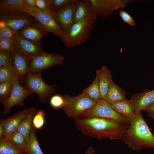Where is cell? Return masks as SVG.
Masks as SVG:
<instances>
[{"label":"cell","instance_id":"cell-1","mask_svg":"<svg viewBox=\"0 0 154 154\" xmlns=\"http://www.w3.org/2000/svg\"><path fill=\"white\" fill-rule=\"evenodd\" d=\"M74 122L84 135L99 140L121 139L124 132L129 125L98 117L86 119L78 117L74 119Z\"/></svg>","mask_w":154,"mask_h":154},{"label":"cell","instance_id":"cell-2","mask_svg":"<svg viewBox=\"0 0 154 154\" xmlns=\"http://www.w3.org/2000/svg\"><path fill=\"white\" fill-rule=\"evenodd\" d=\"M121 139L134 151H141L145 148H154V136L141 113L131 119Z\"/></svg>","mask_w":154,"mask_h":154},{"label":"cell","instance_id":"cell-3","mask_svg":"<svg viewBox=\"0 0 154 154\" xmlns=\"http://www.w3.org/2000/svg\"><path fill=\"white\" fill-rule=\"evenodd\" d=\"M96 15H91L74 23L66 35L64 43L67 48L79 46L89 38L93 29Z\"/></svg>","mask_w":154,"mask_h":154},{"label":"cell","instance_id":"cell-4","mask_svg":"<svg viewBox=\"0 0 154 154\" xmlns=\"http://www.w3.org/2000/svg\"><path fill=\"white\" fill-rule=\"evenodd\" d=\"M25 88L37 94L41 104L46 103L56 90V86L46 83L40 72H30L21 81Z\"/></svg>","mask_w":154,"mask_h":154},{"label":"cell","instance_id":"cell-5","mask_svg":"<svg viewBox=\"0 0 154 154\" xmlns=\"http://www.w3.org/2000/svg\"><path fill=\"white\" fill-rule=\"evenodd\" d=\"M65 103L62 109L68 117L74 119L80 117L97 103L83 92L76 96H65Z\"/></svg>","mask_w":154,"mask_h":154},{"label":"cell","instance_id":"cell-6","mask_svg":"<svg viewBox=\"0 0 154 154\" xmlns=\"http://www.w3.org/2000/svg\"><path fill=\"white\" fill-rule=\"evenodd\" d=\"M98 117L111 119L119 123L129 125L131 120L117 113L111 104L104 99L98 102L92 108L80 116L82 118Z\"/></svg>","mask_w":154,"mask_h":154},{"label":"cell","instance_id":"cell-7","mask_svg":"<svg viewBox=\"0 0 154 154\" xmlns=\"http://www.w3.org/2000/svg\"><path fill=\"white\" fill-rule=\"evenodd\" d=\"M23 11L38 21L48 33H52L59 37L64 42L66 37L65 35L53 18L51 13L43 11L36 7L25 6Z\"/></svg>","mask_w":154,"mask_h":154},{"label":"cell","instance_id":"cell-8","mask_svg":"<svg viewBox=\"0 0 154 154\" xmlns=\"http://www.w3.org/2000/svg\"><path fill=\"white\" fill-rule=\"evenodd\" d=\"M35 19L24 11L0 12V25L9 27L15 34Z\"/></svg>","mask_w":154,"mask_h":154},{"label":"cell","instance_id":"cell-9","mask_svg":"<svg viewBox=\"0 0 154 154\" xmlns=\"http://www.w3.org/2000/svg\"><path fill=\"white\" fill-rule=\"evenodd\" d=\"M19 78L13 82L11 95L5 102L3 104V109L2 113L4 116L8 114L11 108L15 106L20 107L25 106V100L28 96L31 95L32 92L24 88L21 84Z\"/></svg>","mask_w":154,"mask_h":154},{"label":"cell","instance_id":"cell-10","mask_svg":"<svg viewBox=\"0 0 154 154\" xmlns=\"http://www.w3.org/2000/svg\"><path fill=\"white\" fill-rule=\"evenodd\" d=\"M64 59L60 54L44 52L40 55L31 60L30 72H40L50 67L61 65Z\"/></svg>","mask_w":154,"mask_h":154},{"label":"cell","instance_id":"cell-11","mask_svg":"<svg viewBox=\"0 0 154 154\" xmlns=\"http://www.w3.org/2000/svg\"><path fill=\"white\" fill-rule=\"evenodd\" d=\"M96 14L98 17H108L114 11L124 8L132 1L130 0H91Z\"/></svg>","mask_w":154,"mask_h":154},{"label":"cell","instance_id":"cell-12","mask_svg":"<svg viewBox=\"0 0 154 154\" xmlns=\"http://www.w3.org/2000/svg\"><path fill=\"white\" fill-rule=\"evenodd\" d=\"M14 42L15 48L31 60L45 52L41 44L21 38L16 34Z\"/></svg>","mask_w":154,"mask_h":154},{"label":"cell","instance_id":"cell-13","mask_svg":"<svg viewBox=\"0 0 154 154\" xmlns=\"http://www.w3.org/2000/svg\"><path fill=\"white\" fill-rule=\"evenodd\" d=\"M48 33L45 28L35 19L16 34L21 38L41 44L42 38Z\"/></svg>","mask_w":154,"mask_h":154},{"label":"cell","instance_id":"cell-14","mask_svg":"<svg viewBox=\"0 0 154 154\" xmlns=\"http://www.w3.org/2000/svg\"><path fill=\"white\" fill-rule=\"evenodd\" d=\"M76 2L67 6L52 14L53 18L65 35L74 24V15Z\"/></svg>","mask_w":154,"mask_h":154},{"label":"cell","instance_id":"cell-15","mask_svg":"<svg viewBox=\"0 0 154 154\" xmlns=\"http://www.w3.org/2000/svg\"><path fill=\"white\" fill-rule=\"evenodd\" d=\"M31 109V108L24 109L15 113L7 118L0 119V123L3 124L4 127V132L1 139L7 138L16 131L21 122L27 116Z\"/></svg>","mask_w":154,"mask_h":154},{"label":"cell","instance_id":"cell-16","mask_svg":"<svg viewBox=\"0 0 154 154\" xmlns=\"http://www.w3.org/2000/svg\"><path fill=\"white\" fill-rule=\"evenodd\" d=\"M130 100L133 106L135 116H136L154 102V90H145L141 92L135 93Z\"/></svg>","mask_w":154,"mask_h":154},{"label":"cell","instance_id":"cell-17","mask_svg":"<svg viewBox=\"0 0 154 154\" xmlns=\"http://www.w3.org/2000/svg\"><path fill=\"white\" fill-rule=\"evenodd\" d=\"M13 65L17 71L21 81L30 72L31 60L15 48L12 53Z\"/></svg>","mask_w":154,"mask_h":154},{"label":"cell","instance_id":"cell-18","mask_svg":"<svg viewBox=\"0 0 154 154\" xmlns=\"http://www.w3.org/2000/svg\"><path fill=\"white\" fill-rule=\"evenodd\" d=\"M91 15L97 16L91 0H78L74 13V23Z\"/></svg>","mask_w":154,"mask_h":154},{"label":"cell","instance_id":"cell-19","mask_svg":"<svg viewBox=\"0 0 154 154\" xmlns=\"http://www.w3.org/2000/svg\"><path fill=\"white\" fill-rule=\"evenodd\" d=\"M99 83L102 98L104 99L107 94L110 84L112 80L110 71L105 65L96 71Z\"/></svg>","mask_w":154,"mask_h":154},{"label":"cell","instance_id":"cell-20","mask_svg":"<svg viewBox=\"0 0 154 154\" xmlns=\"http://www.w3.org/2000/svg\"><path fill=\"white\" fill-rule=\"evenodd\" d=\"M126 99L125 90L112 80L109 86L106 97L104 100L112 104Z\"/></svg>","mask_w":154,"mask_h":154},{"label":"cell","instance_id":"cell-21","mask_svg":"<svg viewBox=\"0 0 154 154\" xmlns=\"http://www.w3.org/2000/svg\"><path fill=\"white\" fill-rule=\"evenodd\" d=\"M38 111L37 108L35 107L31 109L26 117L21 122L17 131L22 134L26 141H28L31 132L34 116Z\"/></svg>","mask_w":154,"mask_h":154},{"label":"cell","instance_id":"cell-22","mask_svg":"<svg viewBox=\"0 0 154 154\" xmlns=\"http://www.w3.org/2000/svg\"><path fill=\"white\" fill-rule=\"evenodd\" d=\"M114 110L119 114L130 119L135 116V110L130 100H126L110 104Z\"/></svg>","mask_w":154,"mask_h":154},{"label":"cell","instance_id":"cell-23","mask_svg":"<svg viewBox=\"0 0 154 154\" xmlns=\"http://www.w3.org/2000/svg\"><path fill=\"white\" fill-rule=\"evenodd\" d=\"M36 130L33 125L28 140L24 150L27 154H44L35 134Z\"/></svg>","mask_w":154,"mask_h":154},{"label":"cell","instance_id":"cell-24","mask_svg":"<svg viewBox=\"0 0 154 154\" xmlns=\"http://www.w3.org/2000/svg\"><path fill=\"white\" fill-rule=\"evenodd\" d=\"M18 78V73L13 65L0 67V83L13 82Z\"/></svg>","mask_w":154,"mask_h":154},{"label":"cell","instance_id":"cell-25","mask_svg":"<svg viewBox=\"0 0 154 154\" xmlns=\"http://www.w3.org/2000/svg\"><path fill=\"white\" fill-rule=\"evenodd\" d=\"M24 0H1L0 12L23 11Z\"/></svg>","mask_w":154,"mask_h":154},{"label":"cell","instance_id":"cell-26","mask_svg":"<svg viewBox=\"0 0 154 154\" xmlns=\"http://www.w3.org/2000/svg\"><path fill=\"white\" fill-rule=\"evenodd\" d=\"M97 103L102 99L98 78L97 76L92 83L83 91Z\"/></svg>","mask_w":154,"mask_h":154},{"label":"cell","instance_id":"cell-27","mask_svg":"<svg viewBox=\"0 0 154 154\" xmlns=\"http://www.w3.org/2000/svg\"><path fill=\"white\" fill-rule=\"evenodd\" d=\"M0 154H26L22 149L16 146L7 140L0 139Z\"/></svg>","mask_w":154,"mask_h":154},{"label":"cell","instance_id":"cell-28","mask_svg":"<svg viewBox=\"0 0 154 154\" xmlns=\"http://www.w3.org/2000/svg\"><path fill=\"white\" fill-rule=\"evenodd\" d=\"M48 9L52 14L69 5L76 3L78 0H46Z\"/></svg>","mask_w":154,"mask_h":154},{"label":"cell","instance_id":"cell-29","mask_svg":"<svg viewBox=\"0 0 154 154\" xmlns=\"http://www.w3.org/2000/svg\"><path fill=\"white\" fill-rule=\"evenodd\" d=\"M4 139L7 140L24 151V149L26 144V141L24 136L17 130L8 138Z\"/></svg>","mask_w":154,"mask_h":154},{"label":"cell","instance_id":"cell-30","mask_svg":"<svg viewBox=\"0 0 154 154\" xmlns=\"http://www.w3.org/2000/svg\"><path fill=\"white\" fill-rule=\"evenodd\" d=\"M13 82L0 83V102L3 104L9 97Z\"/></svg>","mask_w":154,"mask_h":154},{"label":"cell","instance_id":"cell-31","mask_svg":"<svg viewBox=\"0 0 154 154\" xmlns=\"http://www.w3.org/2000/svg\"><path fill=\"white\" fill-rule=\"evenodd\" d=\"M45 114L42 110L37 112L34 116L33 121V125L36 129L42 128L45 123Z\"/></svg>","mask_w":154,"mask_h":154},{"label":"cell","instance_id":"cell-32","mask_svg":"<svg viewBox=\"0 0 154 154\" xmlns=\"http://www.w3.org/2000/svg\"><path fill=\"white\" fill-rule=\"evenodd\" d=\"M15 48L14 40L0 36V50L12 53Z\"/></svg>","mask_w":154,"mask_h":154},{"label":"cell","instance_id":"cell-33","mask_svg":"<svg viewBox=\"0 0 154 154\" xmlns=\"http://www.w3.org/2000/svg\"><path fill=\"white\" fill-rule=\"evenodd\" d=\"M65 102V96L64 97L59 94H56L51 98L49 104L50 106L54 108H62Z\"/></svg>","mask_w":154,"mask_h":154},{"label":"cell","instance_id":"cell-34","mask_svg":"<svg viewBox=\"0 0 154 154\" xmlns=\"http://www.w3.org/2000/svg\"><path fill=\"white\" fill-rule=\"evenodd\" d=\"M13 58L12 53L0 50V67L13 65Z\"/></svg>","mask_w":154,"mask_h":154},{"label":"cell","instance_id":"cell-35","mask_svg":"<svg viewBox=\"0 0 154 154\" xmlns=\"http://www.w3.org/2000/svg\"><path fill=\"white\" fill-rule=\"evenodd\" d=\"M15 34L9 27L0 25V36L14 40Z\"/></svg>","mask_w":154,"mask_h":154},{"label":"cell","instance_id":"cell-36","mask_svg":"<svg viewBox=\"0 0 154 154\" xmlns=\"http://www.w3.org/2000/svg\"><path fill=\"white\" fill-rule=\"evenodd\" d=\"M119 14L123 21L126 23L132 26L135 25V23L132 17L126 11L120 10Z\"/></svg>","mask_w":154,"mask_h":154},{"label":"cell","instance_id":"cell-37","mask_svg":"<svg viewBox=\"0 0 154 154\" xmlns=\"http://www.w3.org/2000/svg\"><path fill=\"white\" fill-rule=\"evenodd\" d=\"M35 1L36 7L38 8L45 12H50L48 9L46 0H35Z\"/></svg>","mask_w":154,"mask_h":154},{"label":"cell","instance_id":"cell-38","mask_svg":"<svg viewBox=\"0 0 154 154\" xmlns=\"http://www.w3.org/2000/svg\"><path fill=\"white\" fill-rule=\"evenodd\" d=\"M145 110L147 112L149 116L154 119V102L148 106Z\"/></svg>","mask_w":154,"mask_h":154},{"label":"cell","instance_id":"cell-39","mask_svg":"<svg viewBox=\"0 0 154 154\" xmlns=\"http://www.w3.org/2000/svg\"><path fill=\"white\" fill-rule=\"evenodd\" d=\"M25 6L36 7L35 0H24Z\"/></svg>","mask_w":154,"mask_h":154},{"label":"cell","instance_id":"cell-40","mask_svg":"<svg viewBox=\"0 0 154 154\" xmlns=\"http://www.w3.org/2000/svg\"><path fill=\"white\" fill-rule=\"evenodd\" d=\"M95 151L94 148L91 146L88 148L84 154H94Z\"/></svg>","mask_w":154,"mask_h":154},{"label":"cell","instance_id":"cell-41","mask_svg":"<svg viewBox=\"0 0 154 154\" xmlns=\"http://www.w3.org/2000/svg\"></svg>","mask_w":154,"mask_h":154}]
</instances>
